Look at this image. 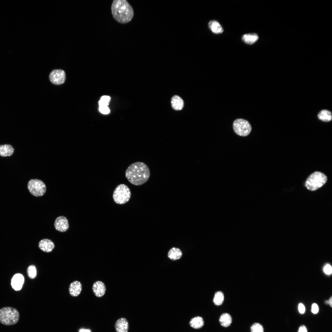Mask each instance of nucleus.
Instances as JSON below:
<instances>
[{
  "mask_svg": "<svg viewBox=\"0 0 332 332\" xmlns=\"http://www.w3.org/2000/svg\"><path fill=\"white\" fill-rule=\"evenodd\" d=\"M150 176L149 168L145 163L137 162L132 163L125 171V176L133 185L138 186L144 184Z\"/></svg>",
  "mask_w": 332,
  "mask_h": 332,
  "instance_id": "1",
  "label": "nucleus"
},
{
  "mask_svg": "<svg viewBox=\"0 0 332 332\" xmlns=\"http://www.w3.org/2000/svg\"><path fill=\"white\" fill-rule=\"evenodd\" d=\"M111 8L113 18L119 23H127L131 20L133 17V9L126 0L113 1Z\"/></svg>",
  "mask_w": 332,
  "mask_h": 332,
  "instance_id": "2",
  "label": "nucleus"
},
{
  "mask_svg": "<svg viewBox=\"0 0 332 332\" xmlns=\"http://www.w3.org/2000/svg\"><path fill=\"white\" fill-rule=\"evenodd\" d=\"M19 314L16 309L5 307L0 309V323L6 326H10L17 323L19 321Z\"/></svg>",
  "mask_w": 332,
  "mask_h": 332,
  "instance_id": "3",
  "label": "nucleus"
},
{
  "mask_svg": "<svg viewBox=\"0 0 332 332\" xmlns=\"http://www.w3.org/2000/svg\"><path fill=\"white\" fill-rule=\"evenodd\" d=\"M327 180V176L323 173L315 172L308 177L305 182V186L309 190L314 191L323 186Z\"/></svg>",
  "mask_w": 332,
  "mask_h": 332,
  "instance_id": "4",
  "label": "nucleus"
},
{
  "mask_svg": "<svg viewBox=\"0 0 332 332\" xmlns=\"http://www.w3.org/2000/svg\"><path fill=\"white\" fill-rule=\"evenodd\" d=\"M131 193L129 188L125 184H121L115 189L113 193V198L117 204H124L129 200Z\"/></svg>",
  "mask_w": 332,
  "mask_h": 332,
  "instance_id": "5",
  "label": "nucleus"
},
{
  "mask_svg": "<svg viewBox=\"0 0 332 332\" xmlns=\"http://www.w3.org/2000/svg\"><path fill=\"white\" fill-rule=\"evenodd\" d=\"M28 189L33 196L36 197L43 196L46 191V187L42 180L33 179L30 180L27 184Z\"/></svg>",
  "mask_w": 332,
  "mask_h": 332,
  "instance_id": "6",
  "label": "nucleus"
},
{
  "mask_svg": "<svg viewBox=\"0 0 332 332\" xmlns=\"http://www.w3.org/2000/svg\"><path fill=\"white\" fill-rule=\"evenodd\" d=\"M234 132L238 135L245 136L248 135L251 130V127L249 122L243 119H237L233 123Z\"/></svg>",
  "mask_w": 332,
  "mask_h": 332,
  "instance_id": "7",
  "label": "nucleus"
},
{
  "mask_svg": "<svg viewBox=\"0 0 332 332\" xmlns=\"http://www.w3.org/2000/svg\"><path fill=\"white\" fill-rule=\"evenodd\" d=\"M50 81L53 84L60 85L63 84L66 78L65 71L61 69H56L52 71L49 75Z\"/></svg>",
  "mask_w": 332,
  "mask_h": 332,
  "instance_id": "8",
  "label": "nucleus"
},
{
  "mask_svg": "<svg viewBox=\"0 0 332 332\" xmlns=\"http://www.w3.org/2000/svg\"><path fill=\"white\" fill-rule=\"evenodd\" d=\"M55 229L59 232H64L67 231L69 227L68 221L66 218L60 216L56 218L54 223Z\"/></svg>",
  "mask_w": 332,
  "mask_h": 332,
  "instance_id": "9",
  "label": "nucleus"
},
{
  "mask_svg": "<svg viewBox=\"0 0 332 332\" xmlns=\"http://www.w3.org/2000/svg\"><path fill=\"white\" fill-rule=\"evenodd\" d=\"M24 281V277L21 274L14 275L11 280V284L12 288L15 290H20L22 288Z\"/></svg>",
  "mask_w": 332,
  "mask_h": 332,
  "instance_id": "10",
  "label": "nucleus"
},
{
  "mask_svg": "<svg viewBox=\"0 0 332 332\" xmlns=\"http://www.w3.org/2000/svg\"><path fill=\"white\" fill-rule=\"evenodd\" d=\"M39 248L42 251L46 252H50L54 248L55 245L51 240L44 239L41 240L38 243Z\"/></svg>",
  "mask_w": 332,
  "mask_h": 332,
  "instance_id": "11",
  "label": "nucleus"
},
{
  "mask_svg": "<svg viewBox=\"0 0 332 332\" xmlns=\"http://www.w3.org/2000/svg\"><path fill=\"white\" fill-rule=\"evenodd\" d=\"M92 290L96 296L98 297H101L105 294L106 287L103 282L98 281L93 283Z\"/></svg>",
  "mask_w": 332,
  "mask_h": 332,
  "instance_id": "12",
  "label": "nucleus"
},
{
  "mask_svg": "<svg viewBox=\"0 0 332 332\" xmlns=\"http://www.w3.org/2000/svg\"><path fill=\"white\" fill-rule=\"evenodd\" d=\"M115 327L117 332H128V323L124 318H119L116 322Z\"/></svg>",
  "mask_w": 332,
  "mask_h": 332,
  "instance_id": "13",
  "label": "nucleus"
},
{
  "mask_svg": "<svg viewBox=\"0 0 332 332\" xmlns=\"http://www.w3.org/2000/svg\"><path fill=\"white\" fill-rule=\"evenodd\" d=\"M81 290L82 285L79 281H74L70 285L69 292L70 295L72 296L76 297L78 295L81 293Z\"/></svg>",
  "mask_w": 332,
  "mask_h": 332,
  "instance_id": "14",
  "label": "nucleus"
},
{
  "mask_svg": "<svg viewBox=\"0 0 332 332\" xmlns=\"http://www.w3.org/2000/svg\"><path fill=\"white\" fill-rule=\"evenodd\" d=\"M208 26L210 30L214 34H220L223 32V30L222 26L217 21H210L208 22Z\"/></svg>",
  "mask_w": 332,
  "mask_h": 332,
  "instance_id": "15",
  "label": "nucleus"
},
{
  "mask_svg": "<svg viewBox=\"0 0 332 332\" xmlns=\"http://www.w3.org/2000/svg\"><path fill=\"white\" fill-rule=\"evenodd\" d=\"M14 151V148L11 145L5 144L0 145V156L6 157L12 155Z\"/></svg>",
  "mask_w": 332,
  "mask_h": 332,
  "instance_id": "16",
  "label": "nucleus"
},
{
  "mask_svg": "<svg viewBox=\"0 0 332 332\" xmlns=\"http://www.w3.org/2000/svg\"><path fill=\"white\" fill-rule=\"evenodd\" d=\"M171 103L173 108L176 110L182 109L184 105L182 99L177 95H175L172 98Z\"/></svg>",
  "mask_w": 332,
  "mask_h": 332,
  "instance_id": "17",
  "label": "nucleus"
},
{
  "mask_svg": "<svg viewBox=\"0 0 332 332\" xmlns=\"http://www.w3.org/2000/svg\"><path fill=\"white\" fill-rule=\"evenodd\" d=\"M204 324V322L203 318L200 316H197L193 317L189 322V325L192 328L194 329H199L202 328Z\"/></svg>",
  "mask_w": 332,
  "mask_h": 332,
  "instance_id": "18",
  "label": "nucleus"
},
{
  "mask_svg": "<svg viewBox=\"0 0 332 332\" xmlns=\"http://www.w3.org/2000/svg\"><path fill=\"white\" fill-rule=\"evenodd\" d=\"M259 38L256 33H249L243 35L242 37V41L245 43L252 45L256 42Z\"/></svg>",
  "mask_w": 332,
  "mask_h": 332,
  "instance_id": "19",
  "label": "nucleus"
},
{
  "mask_svg": "<svg viewBox=\"0 0 332 332\" xmlns=\"http://www.w3.org/2000/svg\"><path fill=\"white\" fill-rule=\"evenodd\" d=\"M318 117L320 120L325 122L331 121L332 119L331 113L326 109H323L320 111L318 114Z\"/></svg>",
  "mask_w": 332,
  "mask_h": 332,
  "instance_id": "20",
  "label": "nucleus"
},
{
  "mask_svg": "<svg viewBox=\"0 0 332 332\" xmlns=\"http://www.w3.org/2000/svg\"><path fill=\"white\" fill-rule=\"evenodd\" d=\"M219 322L221 325L224 327H227L231 324L232 318L231 315L228 313L222 314L219 318Z\"/></svg>",
  "mask_w": 332,
  "mask_h": 332,
  "instance_id": "21",
  "label": "nucleus"
},
{
  "mask_svg": "<svg viewBox=\"0 0 332 332\" xmlns=\"http://www.w3.org/2000/svg\"><path fill=\"white\" fill-rule=\"evenodd\" d=\"M182 255V252L178 248H173L169 251L168 257L172 260H176L180 259Z\"/></svg>",
  "mask_w": 332,
  "mask_h": 332,
  "instance_id": "22",
  "label": "nucleus"
},
{
  "mask_svg": "<svg viewBox=\"0 0 332 332\" xmlns=\"http://www.w3.org/2000/svg\"><path fill=\"white\" fill-rule=\"evenodd\" d=\"M224 299V296L223 292L221 291H218L215 294L213 302L215 305L219 306L223 303Z\"/></svg>",
  "mask_w": 332,
  "mask_h": 332,
  "instance_id": "23",
  "label": "nucleus"
},
{
  "mask_svg": "<svg viewBox=\"0 0 332 332\" xmlns=\"http://www.w3.org/2000/svg\"><path fill=\"white\" fill-rule=\"evenodd\" d=\"M27 274L29 277L31 279L35 278L37 275V271L34 265H31L28 268Z\"/></svg>",
  "mask_w": 332,
  "mask_h": 332,
  "instance_id": "24",
  "label": "nucleus"
},
{
  "mask_svg": "<svg viewBox=\"0 0 332 332\" xmlns=\"http://www.w3.org/2000/svg\"><path fill=\"white\" fill-rule=\"evenodd\" d=\"M251 332H264L263 326L258 323L253 324L251 327Z\"/></svg>",
  "mask_w": 332,
  "mask_h": 332,
  "instance_id": "25",
  "label": "nucleus"
},
{
  "mask_svg": "<svg viewBox=\"0 0 332 332\" xmlns=\"http://www.w3.org/2000/svg\"><path fill=\"white\" fill-rule=\"evenodd\" d=\"M110 99V97L108 96H103L100 99L99 102V106H108Z\"/></svg>",
  "mask_w": 332,
  "mask_h": 332,
  "instance_id": "26",
  "label": "nucleus"
},
{
  "mask_svg": "<svg viewBox=\"0 0 332 332\" xmlns=\"http://www.w3.org/2000/svg\"><path fill=\"white\" fill-rule=\"evenodd\" d=\"M99 110L100 112L103 114H108L110 112V110L108 106L102 105L99 106Z\"/></svg>",
  "mask_w": 332,
  "mask_h": 332,
  "instance_id": "27",
  "label": "nucleus"
},
{
  "mask_svg": "<svg viewBox=\"0 0 332 332\" xmlns=\"http://www.w3.org/2000/svg\"><path fill=\"white\" fill-rule=\"evenodd\" d=\"M324 271L325 273L327 274H330L332 272V268L330 265L329 264L326 265L324 267Z\"/></svg>",
  "mask_w": 332,
  "mask_h": 332,
  "instance_id": "28",
  "label": "nucleus"
},
{
  "mask_svg": "<svg viewBox=\"0 0 332 332\" xmlns=\"http://www.w3.org/2000/svg\"><path fill=\"white\" fill-rule=\"evenodd\" d=\"M318 311V307L316 303H313L312 306L311 311L314 314H317Z\"/></svg>",
  "mask_w": 332,
  "mask_h": 332,
  "instance_id": "29",
  "label": "nucleus"
},
{
  "mask_svg": "<svg viewBox=\"0 0 332 332\" xmlns=\"http://www.w3.org/2000/svg\"><path fill=\"white\" fill-rule=\"evenodd\" d=\"M298 309L299 312L301 314H303L305 311V306L302 303H300L299 304L298 306Z\"/></svg>",
  "mask_w": 332,
  "mask_h": 332,
  "instance_id": "30",
  "label": "nucleus"
},
{
  "mask_svg": "<svg viewBox=\"0 0 332 332\" xmlns=\"http://www.w3.org/2000/svg\"><path fill=\"white\" fill-rule=\"evenodd\" d=\"M298 332H307V328L305 326H301L299 327Z\"/></svg>",
  "mask_w": 332,
  "mask_h": 332,
  "instance_id": "31",
  "label": "nucleus"
},
{
  "mask_svg": "<svg viewBox=\"0 0 332 332\" xmlns=\"http://www.w3.org/2000/svg\"><path fill=\"white\" fill-rule=\"evenodd\" d=\"M79 332H91V331L88 329H81L80 330Z\"/></svg>",
  "mask_w": 332,
  "mask_h": 332,
  "instance_id": "32",
  "label": "nucleus"
},
{
  "mask_svg": "<svg viewBox=\"0 0 332 332\" xmlns=\"http://www.w3.org/2000/svg\"><path fill=\"white\" fill-rule=\"evenodd\" d=\"M332 297H330V298L329 299V300L328 301V304H329L330 305V306H331V307H332Z\"/></svg>",
  "mask_w": 332,
  "mask_h": 332,
  "instance_id": "33",
  "label": "nucleus"
},
{
  "mask_svg": "<svg viewBox=\"0 0 332 332\" xmlns=\"http://www.w3.org/2000/svg\"><path fill=\"white\" fill-rule=\"evenodd\" d=\"M325 303L326 304H328V301H327V300L325 301Z\"/></svg>",
  "mask_w": 332,
  "mask_h": 332,
  "instance_id": "34",
  "label": "nucleus"
}]
</instances>
